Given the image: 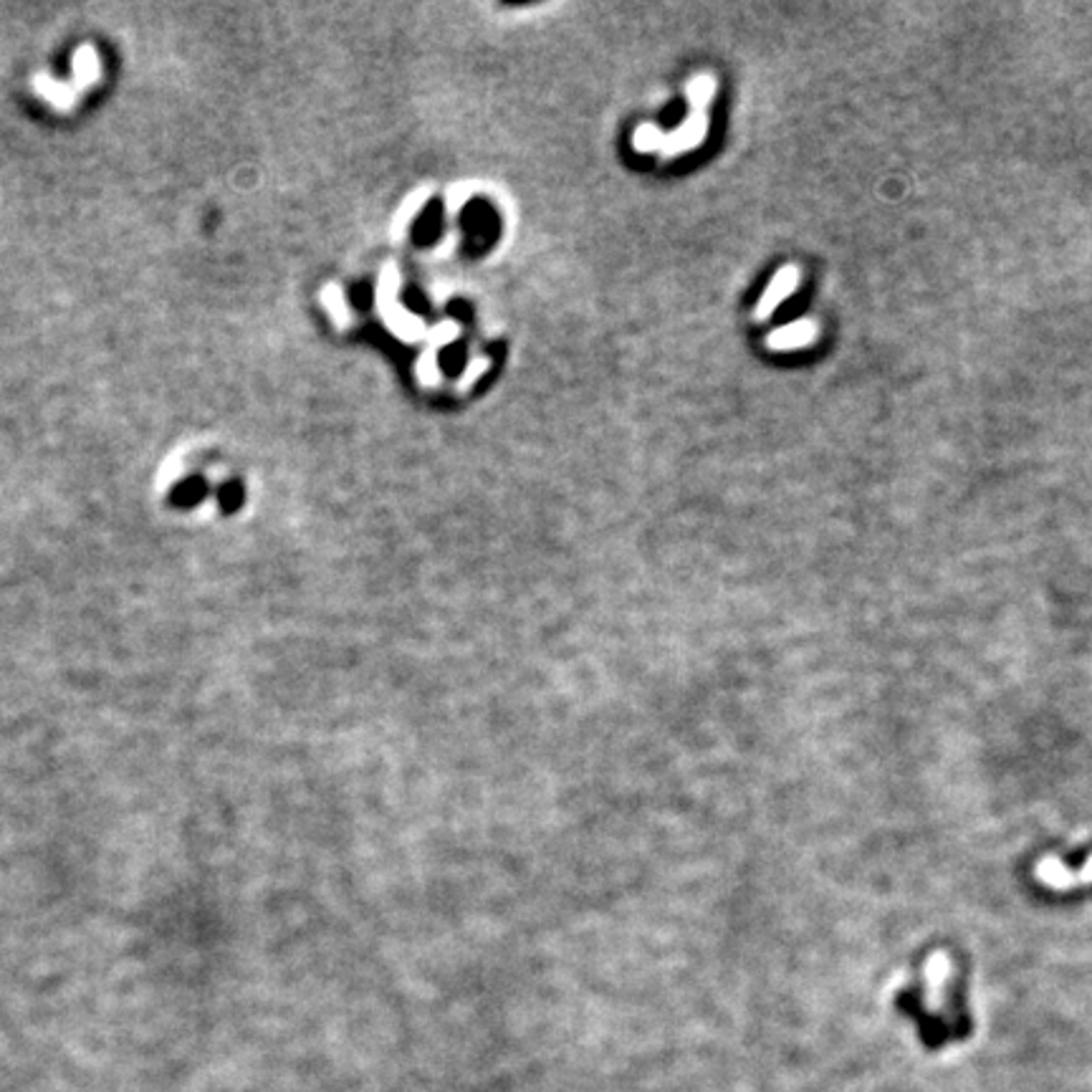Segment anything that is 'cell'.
I'll list each match as a JSON object with an SVG mask.
<instances>
[{
  "instance_id": "cell-9",
  "label": "cell",
  "mask_w": 1092,
  "mask_h": 1092,
  "mask_svg": "<svg viewBox=\"0 0 1092 1092\" xmlns=\"http://www.w3.org/2000/svg\"><path fill=\"white\" fill-rule=\"evenodd\" d=\"M662 142H665V134L660 131V126L647 124V121L637 126L635 134H632V147H635L637 152L662 150Z\"/></svg>"
},
{
  "instance_id": "cell-14",
  "label": "cell",
  "mask_w": 1092,
  "mask_h": 1092,
  "mask_svg": "<svg viewBox=\"0 0 1092 1092\" xmlns=\"http://www.w3.org/2000/svg\"><path fill=\"white\" fill-rule=\"evenodd\" d=\"M38 91L46 96V99L51 101V104H69L71 101V89L66 84H61V81H51V79H38Z\"/></svg>"
},
{
  "instance_id": "cell-1",
  "label": "cell",
  "mask_w": 1092,
  "mask_h": 1092,
  "mask_svg": "<svg viewBox=\"0 0 1092 1092\" xmlns=\"http://www.w3.org/2000/svg\"><path fill=\"white\" fill-rule=\"evenodd\" d=\"M399 271L394 263H384L377 278V291H374V303L377 313L384 322V327L402 342H423L428 337V327L420 316L410 313L407 308L399 306Z\"/></svg>"
},
{
  "instance_id": "cell-4",
  "label": "cell",
  "mask_w": 1092,
  "mask_h": 1092,
  "mask_svg": "<svg viewBox=\"0 0 1092 1092\" xmlns=\"http://www.w3.org/2000/svg\"><path fill=\"white\" fill-rule=\"evenodd\" d=\"M819 337V327L812 318H797L787 327L774 329L766 337V347L774 352H797V349L812 347Z\"/></svg>"
},
{
  "instance_id": "cell-11",
  "label": "cell",
  "mask_w": 1092,
  "mask_h": 1092,
  "mask_svg": "<svg viewBox=\"0 0 1092 1092\" xmlns=\"http://www.w3.org/2000/svg\"><path fill=\"white\" fill-rule=\"evenodd\" d=\"M490 367V359L488 357H473L468 364H465L463 374L458 377V382H455V387H458V392H465V389L473 387L475 382H478L480 377H483L485 372H488Z\"/></svg>"
},
{
  "instance_id": "cell-6",
  "label": "cell",
  "mask_w": 1092,
  "mask_h": 1092,
  "mask_svg": "<svg viewBox=\"0 0 1092 1092\" xmlns=\"http://www.w3.org/2000/svg\"><path fill=\"white\" fill-rule=\"evenodd\" d=\"M322 306L327 308V313L332 316V322L337 324L339 329L352 327V311H349L347 298H344V291L337 286V283H327V286H324Z\"/></svg>"
},
{
  "instance_id": "cell-10",
  "label": "cell",
  "mask_w": 1092,
  "mask_h": 1092,
  "mask_svg": "<svg viewBox=\"0 0 1092 1092\" xmlns=\"http://www.w3.org/2000/svg\"><path fill=\"white\" fill-rule=\"evenodd\" d=\"M458 334H460L458 322H453V318H443V322H438L435 327L428 329L425 342L430 344V349H440V347H445V344L453 342V339H458Z\"/></svg>"
},
{
  "instance_id": "cell-3",
  "label": "cell",
  "mask_w": 1092,
  "mask_h": 1092,
  "mask_svg": "<svg viewBox=\"0 0 1092 1092\" xmlns=\"http://www.w3.org/2000/svg\"><path fill=\"white\" fill-rule=\"evenodd\" d=\"M799 281H802V273H799L797 266L779 268V271L774 273L771 281H768V286L763 288L761 296H758L756 308H753V316H756L758 322L771 316V313L779 308V303L797 291Z\"/></svg>"
},
{
  "instance_id": "cell-5",
  "label": "cell",
  "mask_w": 1092,
  "mask_h": 1092,
  "mask_svg": "<svg viewBox=\"0 0 1092 1092\" xmlns=\"http://www.w3.org/2000/svg\"><path fill=\"white\" fill-rule=\"evenodd\" d=\"M430 195H433V187L423 185V187H415V190L404 197L402 205L397 207V212H394V217H392V238H397L399 241V238L407 236L410 222H413L415 215L423 210L425 202L430 200Z\"/></svg>"
},
{
  "instance_id": "cell-13",
  "label": "cell",
  "mask_w": 1092,
  "mask_h": 1092,
  "mask_svg": "<svg viewBox=\"0 0 1092 1092\" xmlns=\"http://www.w3.org/2000/svg\"><path fill=\"white\" fill-rule=\"evenodd\" d=\"M473 192H475V187L470 185V182H455V185H450L448 197H445V207H448L450 215H455V212H458L460 207L470 200Z\"/></svg>"
},
{
  "instance_id": "cell-7",
  "label": "cell",
  "mask_w": 1092,
  "mask_h": 1092,
  "mask_svg": "<svg viewBox=\"0 0 1092 1092\" xmlns=\"http://www.w3.org/2000/svg\"><path fill=\"white\" fill-rule=\"evenodd\" d=\"M686 94L693 111H706V106L711 104L713 96H716V79H713L711 74H698L696 79L688 84Z\"/></svg>"
},
{
  "instance_id": "cell-12",
  "label": "cell",
  "mask_w": 1092,
  "mask_h": 1092,
  "mask_svg": "<svg viewBox=\"0 0 1092 1092\" xmlns=\"http://www.w3.org/2000/svg\"><path fill=\"white\" fill-rule=\"evenodd\" d=\"M76 74L81 81H94L99 76V59L91 49H81L76 54Z\"/></svg>"
},
{
  "instance_id": "cell-2",
  "label": "cell",
  "mask_w": 1092,
  "mask_h": 1092,
  "mask_svg": "<svg viewBox=\"0 0 1092 1092\" xmlns=\"http://www.w3.org/2000/svg\"><path fill=\"white\" fill-rule=\"evenodd\" d=\"M706 131H708L706 111H691V114H688L686 119H682L680 124L670 131V134H665V142H662V150H660L662 160L682 155V152H688V150H696V147L703 142V136H706Z\"/></svg>"
},
{
  "instance_id": "cell-8",
  "label": "cell",
  "mask_w": 1092,
  "mask_h": 1092,
  "mask_svg": "<svg viewBox=\"0 0 1092 1092\" xmlns=\"http://www.w3.org/2000/svg\"><path fill=\"white\" fill-rule=\"evenodd\" d=\"M415 374H418V382L423 387H435L440 382V369H438V357H435V349H425L423 354L415 362Z\"/></svg>"
}]
</instances>
